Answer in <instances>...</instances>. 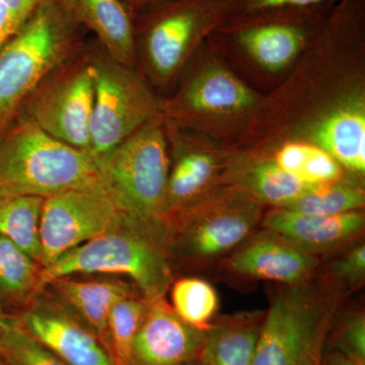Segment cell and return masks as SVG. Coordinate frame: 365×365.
I'll return each mask as SVG.
<instances>
[{"instance_id":"19","label":"cell","mask_w":365,"mask_h":365,"mask_svg":"<svg viewBox=\"0 0 365 365\" xmlns=\"http://www.w3.org/2000/svg\"><path fill=\"white\" fill-rule=\"evenodd\" d=\"M225 185L240 187L262 205L271 208L287 207L313 187L281 169L268 153L240 148L227 170Z\"/></svg>"},{"instance_id":"2","label":"cell","mask_w":365,"mask_h":365,"mask_svg":"<svg viewBox=\"0 0 365 365\" xmlns=\"http://www.w3.org/2000/svg\"><path fill=\"white\" fill-rule=\"evenodd\" d=\"M264 98L235 71L212 34L182 71L174 93L160 97L158 117L235 148Z\"/></svg>"},{"instance_id":"34","label":"cell","mask_w":365,"mask_h":365,"mask_svg":"<svg viewBox=\"0 0 365 365\" xmlns=\"http://www.w3.org/2000/svg\"><path fill=\"white\" fill-rule=\"evenodd\" d=\"M323 365H359L353 361L349 357L346 356L339 351L330 350V352L325 351L324 355Z\"/></svg>"},{"instance_id":"20","label":"cell","mask_w":365,"mask_h":365,"mask_svg":"<svg viewBox=\"0 0 365 365\" xmlns=\"http://www.w3.org/2000/svg\"><path fill=\"white\" fill-rule=\"evenodd\" d=\"M60 4L120 63L139 71L132 14L123 0H58Z\"/></svg>"},{"instance_id":"35","label":"cell","mask_w":365,"mask_h":365,"mask_svg":"<svg viewBox=\"0 0 365 365\" xmlns=\"http://www.w3.org/2000/svg\"><path fill=\"white\" fill-rule=\"evenodd\" d=\"M124 4L128 7L131 14H135L141 11L144 7L150 6V4H157V2L163 1V0H123Z\"/></svg>"},{"instance_id":"27","label":"cell","mask_w":365,"mask_h":365,"mask_svg":"<svg viewBox=\"0 0 365 365\" xmlns=\"http://www.w3.org/2000/svg\"><path fill=\"white\" fill-rule=\"evenodd\" d=\"M173 309L190 326L207 331L218 309L215 287L200 278H182L172 289Z\"/></svg>"},{"instance_id":"6","label":"cell","mask_w":365,"mask_h":365,"mask_svg":"<svg viewBox=\"0 0 365 365\" xmlns=\"http://www.w3.org/2000/svg\"><path fill=\"white\" fill-rule=\"evenodd\" d=\"M86 30L58 0L40 7L0 49V130L55 68L85 45Z\"/></svg>"},{"instance_id":"18","label":"cell","mask_w":365,"mask_h":365,"mask_svg":"<svg viewBox=\"0 0 365 365\" xmlns=\"http://www.w3.org/2000/svg\"><path fill=\"white\" fill-rule=\"evenodd\" d=\"M21 325L66 365H117L111 351L88 326L54 309H31Z\"/></svg>"},{"instance_id":"1","label":"cell","mask_w":365,"mask_h":365,"mask_svg":"<svg viewBox=\"0 0 365 365\" xmlns=\"http://www.w3.org/2000/svg\"><path fill=\"white\" fill-rule=\"evenodd\" d=\"M313 143L346 174L365 176V0H335L325 25L279 85L265 93L237 148Z\"/></svg>"},{"instance_id":"8","label":"cell","mask_w":365,"mask_h":365,"mask_svg":"<svg viewBox=\"0 0 365 365\" xmlns=\"http://www.w3.org/2000/svg\"><path fill=\"white\" fill-rule=\"evenodd\" d=\"M93 158L103 186L122 215L141 222L160 220L170 170L162 118H153Z\"/></svg>"},{"instance_id":"25","label":"cell","mask_w":365,"mask_h":365,"mask_svg":"<svg viewBox=\"0 0 365 365\" xmlns=\"http://www.w3.org/2000/svg\"><path fill=\"white\" fill-rule=\"evenodd\" d=\"M364 182L352 178L316 185L285 209L314 215H339L364 210Z\"/></svg>"},{"instance_id":"13","label":"cell","mask_w":365,"mask_h":365,"mask_svg":"<svg viewBox=\"0 0 365 365\" xmlns=\"http://www.w3.org/2000/svg\"><path fill=\"white\" fill-rule=\"evenodd\" d=\"M103 184L44 198L40 217L41 262L51 265L66 252L109 232L121 222Z\"/></svg>"},{"instance_id":"11","label":"cell","mask_w":365,"mask_h":365,"mask_svg":"<svg viewBox=\"0 0 365 365\" xmlns=\"http://www.w3.org/2000/svg\"><path fill=\"white\" fill-rule=\"evenodd\" d=\"M259 201L235 185H222L170 216H176L185 253L208 262L235 251L263 220Z\"/></svg>"},{"instance_id":"21","label":"cell","mask_w":365,"mask_h":365,"mask_svg":"<svg viewBox=\"0 0 365 365\" xmlns=\"http://www.w3.org/2000/svg\"><path fill=\"white\" fill-rule=\"evenodd\" d=\"M265 313L216 319L205 331L200 357L208 365H253Z\"/></svg>"},{"instance_id":"15","label":"cell","mask_w":365,"mask_h":365,"mask_svg":"<svg viewBox=\"0 0 365 365\" xmlns=\"http://www.w3.org/2000/svg\"><path fill=\"white\" fill-rule=\"evenodd\" d=\"M319 265V257L267 230L250 235L225 262L230 273L285 285L311 279Z\"/></svg>"},{"instance_id":"3","label":"cell","mask_w":365,"mask_h":365,"mask_svg":"<svg viewBox=\"0 0 365 365\" xmlns=\"http://www.w3.org/2000/svg\"><path fill=\"white\" fill-rule=\"evenodd\" d=\"M103 184L95 158L53 138L19 114L0 130V200L43 198Z\"/></svg>"},{"instance_id":"22","label":"cell","mask_w":365,"mask_h":365,"mask_svg":"<svg viewBox=\"0 0 365 365\" xmlns=\"http://www.w3.org/2000/svg\"><path fill=\"white\" fill-rule=\"evenodd\" d=\"M49 283L111 351L108 329L110 313L118 302L131 295L130 289L121 283L83 282L64 277L56 278Z\"/></svg>"},{"instance_id":"23","label":"cell","mask_w":365,"mask_h":365,"mask_svg":"<svg viewBox=\"0 0 365 365\" xmlns=\"http://www.w3.org/2000/svg\"><path fill=\"white\" fill-rule=\"evenodd\" d=\"M265 153L272 157L281 169L312 186L351 178L332 155L307 141H284Z\"/></svg>"},{"instance_id":"16","label":"cell","mask_w":365,"mask_h":365,"mask_svg":"<svg viewBox=\"0 0 365 365\" xmlns=\"http://www.w3.org/2000/svg\"><path fill=\"white\" fill-rule=\"evenodd\" d=\"M205 331L182 321L165 297L150 302L129 365H182L200 357Z\"/></svg>"},{"instance_id":"26","label":"cell","mask_w":365,"mask_h":365,"mask_svg":"<svg viewBox=\"0 0 365 365\" xmlns=\"http://www.w3.org/2000/svg\"><path fill=\"white\" fill-rule=\"evenodd\" d=\"M41 271L34 259L0 235V304L21 300L39 285Z\"/></svg>"},{"instance_id":"9","label":"cell","mask_w":365,"mask_h":365,"mask_svg":"<svg viewBox=\"0 0 365 365\" xmlns=\"http://www.w3.org/2000/svg\"><path fill=\"white\" fill-rule=\"evenodd\" d=\"M86 52L95 88L91 153L98 157L158 117L160 97L140 71L113 58L95 38L86 41Z\"/></svg>"},{"instance_id":"38","label":"cell","mask_w":365,"mask_h":365,"mask_svg":"<svg viewBox=\"0 0 365 365\" xmlns=\"http://www.w3.org/2000/svg\"><path fill=\"white\" fill-rule=\"evenodd\" d=\"M1 357H0V365H4V362H2Z\"/></svg>"},{"instance_id":"4","label":"cell","mask_w":365,"mask_h":365,"mask_svg":"<svg viewBox=\"0 0 365 365\" xmlns=\"http://www.w3.org/2000/svg\"><path fill=\"white\" fill-rule=\"evenodd\" d=\"M132 21L139 71L150 86L168 91L225 14L222 0H163L132 14Z\"/></svg>"},{"instance_id":"10","label":"cell","mask_w":365,"mask_h":365,"mask_svg":"<svg viewBox=\"0 0 365 365\" xmlns=\"http://www.w3.org/2000/svg\"><path fill=\"white\" fill-rule=\"evenodd\" d=\"M44 268L38 287L76 273L124 274L150 302L165 297L172 282L167 255L158 245L143 235L113 232V228Z\"/></svg>"},{"instance_id":"33","label":"cell","mask_w":365,"mask_h":365,"mask_svg":"<svg viewBox=\"0 0 365 365\" xmlns=\"http://www.w3.org/2000/svg\"><path fill=\"white\" fill-rule=\"evenodd\" d=\"M23 26L14 14L0 2V49Z\"/></svg>"},{"instance_id":"24","label":"cell","mask_w":365,"mask_h":365,"mask_svg":"<svg viewBox=\"0 0 365 365\" xmlns=\"http://www.w3.org/2000/svg\"><path fill=\"white\" fill-rule=\"evenodd\" d=\"M44 198L19 196L0 200V235L34 260H41L40 217Z\"/></svg>"},{"instance_id":"7","label":"cell","mask_w":365,"mask_h":365,"mask_svg":"<svg viewBox=\"0 0 365 365\" xmlns=\"http://www.w3.org/2000/svg\"><path fill=\"white\" fill-rule=\"evenodd\" d=\"M334 2L232 16L218 26L213 37L227 58L235 56L262 74L285 78L321 32Z\"/></svg>"},{"instance_id":"17","label":"cell","mask_w":365,"mask_h":365,"mask_svg":"<svg viewBox=\"0 0 365 365\" xmlns=\"http://www.w3.org/2000/svg\"><path fill=\"white\" fill-rule=\"evenodd\" d=\"M261 225L318 257L344 247L361 235L365 227L364 209L339 215H314L271 208L264 213Z\"/></svg>"},{"instance_id":"28","label":"cell","mask_w":365,"mask_h":365,"mask_svg":"<svg viewBox=\"0 0 365 365\" xmlns=\"http://www.w3.org/2000/svg\"><path fill=\"white\" fill-rule=\"evenodd\" d=\"M150 300L129 295L118 302L109 316L110 346L117 365L130 364L132 344L148 314Z\"/></svg>"},{"instance_id":"32","label":"cell","mask_w":365,"mask_h":365,"mask_svg":"<svg viewBox=\"0 0 365 365\" xmlns=\"http://www.w3.org/2000/svg\"><path fill=\"white\" fill-rule=\"evenodd\" d=\"M328 0H222L225 21L232 16L283 9V7L313 6Z\"/></svg>"},{"instance_id":"12","label":"cell","mask_w":365,"mask_h":365,"mask_svg":"<svg viewBox=\"0 0 365 365\" xmlns=\"http://www.w3.org/2000/svg\"><path fill=\"white\" fill-rule=\"evenodd\" d=\"M93 95L86 41L76 54L41 81L19 114L29 118L53 138L91 153Z\"/></svg>"},{"instance_id":"36","label":"cell","mask_w":365,"mask_h":365,"mask_svg":"<svg viewBox=\"0 0 365 365\" xmlns=\"http://www.w3.org/2000/svg\"><path fill=\"white\" fill-rule=\"evenodd\" d=\"M7 318H9V316L4 313L1 304H0V332H1L2 328H4V323H6Z\"/></svg>"},{"instance_id":"29","label":"cell","mask_w":365,"mask_h":365,"mask_svg":"<svg viewBox=\"0 0 365 365\" xmlns=\"http://www.w3.org/2000/svg\"><path fill=\"white\" fill-rule=\"evenodd\" d=\"M0 357L9 365H66L11 317L0 332Z\"/></svg>"},{"instance_id":"37","label":"cell","mask_w":365,"mask_h":365,"mask_svg":"<svg viewBox=\"0 0 365 365\" xmlns=\"http://www.w3.org/2000/svg\"><path fill=\"white\" fill-rule=\"evenodd\" d=\"M182 365H208L201 357L191 360V361L187 362V364Z\"/></svg>"},{"instance_id":"30","label":"cell","mask_w":365,"mask_h":365,"mask_svg":"<svg viewBox=\"0 0 365 365\" xmlns=\"http://www.w3.org/2000/svg\"><path fill=\"white\" fill-rule=\"evenodd\" d=\"M331 350H336L359 365H365V316L357 312L346 317L332 332Z\"/></svg>"},{"instance_id":"31","label":"cell","mask_w":365,"mask_h":365,"mask_svg":"<svg viewBox=\"0 0 365 365\" xmlns=\"http://www.w3.org/2000/svg\"><path fill=\"white\" fill-rule=\"evenodd\" d=\"M330 281L339 287L361 284L365 278V245L364 242L332 262L329 268Z\"/></svg>"},{"instance_id":"5","label":"cell","mask_w":365,"mask_h":365,"mask_svg":"<svg viewBox=\"0 0 365 365\" xmlns=\"http://www.w3.org/2000/svg\"><path fill=\"white\" fill-rule=\"evenodd\" d=\"M314 277L283 284L274 294L253 365H323L341 289L330 280Z\"/></svg>"},{"instance_id":"14","label":"cell","mask_w":365,"mask_h":365,"mask_svg":"<svg viewBox=\"0 0 365 365\" xmlns=\"http://www.w3.org/2000/svg\"><path fill=\"white\" fill-rule=\"evenodd\" d=\"M165 128L170 170L160 218L177 212L225 185L237 153V148L223 145L203 134L165 123Z\"/></svg>"}]
</instances>
